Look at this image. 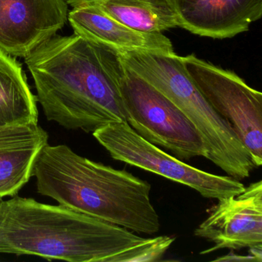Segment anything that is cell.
<instances>
[{"label":"cell","mask_w":262,"mask_h":262,"mask_svg":"<svg viewBox=\"0 0 262 262\" xmlns=\"http://www.w3.org/2000/svg\"><path fill=\"white\" fill-rule=\"evenodd\" d=\"M69 22L76 34L85 36L118 55L136 52L174 54L172 42L163 33H144L113 19L97 4L75 7Z\"/></svg>","instance_id":"11"},{"label":"cell","mask_w":262,"mask_h":262,"mask_svg":"<svg viewBox=\"0 0 262 262\" xmlns=\"http://www.w3.org/2000/svg\"><path fill=\"white\" fill-rule=\"evenodd\" d=\"M96 4L113 19L138 31L162 33L179 27L171 0H103Z\"/></svg>","instance_id":"14"},{"label":"cell","mask_w":262,"mask_h":262,"mask_svg":"<svg viewBox=\"0 0 262 262\" xmlns=\"http://www.w3.org/2000/svg\"><path fill=\"white\" fill-rule=\"evenodd\" d=\"M33 176L38 192L59 205L133 232L151 235L160 230L151 185L125 170L82 157L65 145H47Z\"/></svg>","instance_id":"3"},{"label":"cell","mask_w":262,"mask_h":262,"mask_svg":"<svg viewBox=\"0 0 262 262\" xmlns=\"http://www.w3.org/2000/svg\"><path fill=\"white\" fill-rule=\"evenodd\" d=\"M48 138L39 124L0 126V199L16 196L33 176Z\"/></svg>","instance_id":"12"},{"label":"cell","mask_w":262,"mask_h":262,"mask_svg":"<svg viewBox=\"0 0 262 262\" xmlns=\"http://www.w3.org/2000/svg\"><path fill=\"white\" fill-rule=\"evenodd\" d=\"M121 62L169 99L202 136L205 159L237 180L250 177L254 163L232 126L208 103L176 53L136 52L119 55Z\"/></svg>","instance_id":"4"},{"label":"cell","mask_w":262,"mask_h":262,"mask_svg":"<svg viewBox=\"0 0 262 262\" xmlns=\"http://www.w3.org/2000/svg\"><path fill=\"white\" fill-rule=\"evenodd\" d=\"M66 0H0V50L26 58L68 20Z\"/></svg>","instance_id":"9"},{"label":"cell","mask_w":262,"mask_h":262,"mask_svg":"<svg viewBox=\"0 0 262 262\" xmlns=\"http://www.w3.org/2000/svg\"><path fill=\"white\" fill-rule=\"evenodd\" d=\"M46 117L68 129L93 133L126 122L117 53L85 36L55 35L25 58Z\"/></svg>","instance_id":"2"},{"label":"cell","mask_w":262,"mask_h":262,"mask_svg":"<svg viewBox=\"0 0 262 262\" xmlns=\"http://www.w3.org/2000/svg\"><path fill=\"white\" fill-rule=\"evenodd\" d=\"M36 101L21 63L0 50V126L38 124Z\"/></svg>","instance_id":"13"},{"label":"cell","mask_w":262,"mask_h":262,"mask_svg":"<svg viewBox=\"0 0 262 262\" xmlns=\"http://www.w3.org/2000/svg\"><path fill=\"white\" fill-rule=\"evenodd\" d=\"M180 59L199 91L216 113L229 122L254 166L259 168L262 165V93L234 72L195 55Z\"/></svg>","instance_id":"7"},{"label":"cell","mask_w":262,"mask_h":262,"mask_svg":"<svg viewBox=\"0 0 262 262\" xmlns=\"http://www.w3.org/2000/svg\"><path fill=\"white\" fill-rule=\"evenodd\" d=\"M179 27L192 34L230 39L262 16V0H171Z\"/></svg>","instance_id":"10"},{"label":"cell","mask_w":262,"mask_h":262,"mask_svg":"<svg viewBox=\"0 0 262 262\" xmlns=\"http://www.w3.org/2000/svg\"><path fill=\"white\" fill-rule=\"evenodd\" d=\"M103 0H66L68 5L71 6L73 8L81 7V6L90 5V4H96L102 2Z\"/></svg>","instance_id":"16"},{"label":"cell","mask_w":262,"mask_h":262,"mask_svg":"<svg viewBox=\"0 0 262 262\" xmlns=\"http://www.w3.org/2000/svg\"><path fill=\"white\" fill-rule=\"evenodd\" d=\"M214 260H222V261H231V260H256L254 259V257L253 256H251V254L248 256H245V257H243V256L240 255H236V254H233V253H231L230 254H228V255L224 256V257H221V258L215 259Z\"/></svg>","instance_id":"15"},{"label":"cell","mask_w":262,"mask_h":262,"mask_svg":"<svg viewBox=\"0 0 262 262\" xmlns=\"http://www.w3.org/2000/svg\"><path fill=\"white\" fill-rule=\"evenodd\" d=\"M120 92L126 122L141 137L179 159L205 158L203 139L194 124L165 95L125 67Z\"/></svg>","instance_id":"5"},{"label":"cell","mask_w":262,"mask_h":262,"mask_svg":"<svg viewBox=\"0 0 262 262\" xmlns=\"http://www.w3.org/2000/svg\"><path fill=\"white\" fill-rule=\"evenodd\" d=\"M174 237H143L62 205L15 196L0 202V253L70 262L160 260Z\"/></svg>","instance_id":"1"},{"label":"cell","mask_w":262,"mask_h":262,"mask_svg":"<svg viewBox=\"0 0 262 262\" xmlns=\"http://www.w3.org/2000/svg\"><path fill=\"white\" fill-rule=\"evenodd\" d=\"M208 217L194 230L198 237L214 244L201 254L217 250L262 246V182L245 191L220 199Z\"/></svg>","instance_id":"8"},{"label":"cell","mask_w":262,"mask_h":262,"mask_svg":"<svg viewBox=\"0 0 262 262\" xmlns=\"http://www.w3.org/2000/svg\"><path fill=\"white\" fill-rule=\"evenodd\" d=\"M93 134L115 160L186 185L206 199L220 200L246 188L231 176L211 174L173 157L141 137L126 122L107 124Z\"/></svg>","instance_id":"6"}]
</instances>
